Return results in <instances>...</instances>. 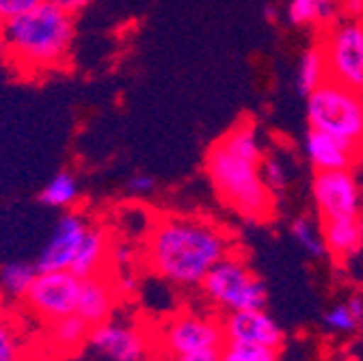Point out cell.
Returning <instances> with one entry per match:
<instances>
[{"mask_svg": "<svg viewBox=\"0 0 363 361\" xmlns=\"http://www.w3.org/2000/svg\"><path fill=\"white\" fill-rule=\"evenodd\" d=\"M234 251L216 223L197 216H162L145 238L143 262L156 277L177 288L201 286L210 268Z\"/></svg>", "mask_w": 363, "mask_h": 361, "instance_id": "6da1fadb", "label": "cell"}, {"mask_svg": "<svg viewBox=\"0 0 363 361\" xmlns=\"http://www.w3.org/2000/svg\"><path fill=\"white\" fill-rule=\"evenodd\" d=\"M264 156L259 132L251 121L225 132L206 156V171L218 199L253 223L266 221L277 204L259 173Z\"/></svg>", "mask_w": 363, "mask_h": 361, "instance_id": "7a4b0ae2", "label": "cell"}, {"mask_svg": "<svg viewBox=\"0 0 363 361\" xmlns=\"http://www.w3.org/2000/svg\"><path fill=\"white\" fill-rule=\"evenodd\" d=\"M74 35V16L45 0L18 18L0 22V52L22 72H52L67 63Z\"/></svg>", "mask_w": 363, "mask_h": 361, "instance_id": "3957f363", "label": "cell"}, {"mask_svg": "<svg viewBox=\"0 0 363 361\" xmlns=\"http://www.w3.org/2000/svg\"><path fill=\"white\" fill-rule=\"evenodd\" d=\"M305 117L307 128L323 130L363 152V94L327 80L305 98Z\"/></svg>", "mask_w": 363, "mask_h": 361, "instance_id": "277c9868", "label": "cell"}, {"mask_svg": "<svg viewBox=\"0 0 363 361\" xmlns=\"http://www.w3.org/2000/svg\"><path fill=\"white\" fill-rule=\"evenodd\" d=\"M199 288L220 313L264 309L266 305V286L262 277L236 251L214 264Z\"/></svg>", "mask_w": 363, "mask_h": 361, "instance_id": "5b68a950", "label": "cell"}, {"mask_svg": "<svg viewBox=\"0 0 363 361\" xmlns=\"http://www.w3.org/2000/svg\"><path fill=\"white\" fill-rule=\"evenodd\" d=\"M329 80L363 94V20H337L320 30Z\"/></svg>", "mask_w": 363, "mask_h": 361, "instance_id": "8992f818", "label": "cell"}, {"mask_svg": "<svg viewBox=\"0 0 363 361\" xmlns=\"http://www.w3.org/2000/svg\"><path fill=\"white\" fill-rule=\"evenodd\" d=\"M156 342L173 359L203 350H220L225 338L220 329V318L195 311H179L171 316L167 323H162Z\"/></svg>", "mask_w": 363, "mask_h": 361, "instance_id": "52a82bcc", "label": "cell"}, {"mask_svg": "<svg viewBox=\"0 0 363 361\" xmlns=\"http://www.w3.org/2000/svg\"><path fill=\"white\" fill-rule=\"evenodd\" d=\"M80 282L82 279L76 277L72 270H43L35 275L22 301L37 318L48 325L76 313Z\"/></svg>", "mask_w": 363, "mask_h": 361, "instance_id": "ba28073f", "label": "cell"}, {"mask_svg": "<svg viewBox=\"0 0 363 361\" xmlns=\"http://www.w3.org/2000/svg\"><path fill=\"white\" fill-rule=\"evenodd\" d=\"M311 199L320 221L361 216L363 193L352 169L315 171L311 179Z\"/></svg>", "mask_w": 363, "mask_h": 361, "instance_id": "9c48e42d", "label": "cell"}, {"mask_svg": "<svg viewBox=\"0 0 363 361\" xmlns=\"http://www.w3.org/2000/svg\"><path fill=\"white\" fill-rule=\"evenodd\" d=\"M86 346L108 361H145L152 340L141 327L111 318L89 331Z\"/></svg>", "mask_w": 363, "mask_h": 361, "instance_id": "30bf717a", "label": "cell"}, {"mask_svg": "<svg viewBox=\"0 0 363 361\" xmlns=\"http://www.w3.org/2000/svg\"><path fill=\"white\" fill-rule=\"evenodd\" d=\"M220 329L225 342H245L259 344L268 348L281 350L284 346V329L264 309H245L220 316Z\"/></svg>", "mask_w": 363, "mask_h": 361, "instance_id": "8fae6325", "label": "cell"}, {"mask_svg": "<svg viewBox=\"0 0 363 361\" xmlns=\"http://www.w3.org/2000/svg\"><path fill=\"white\" fill-rule=\"evenodd\" d=\"M86 230L89 223L82 214L78 212L63 214L57 221L48 243H45V247L41 249L35 262L37 273H43V270H69Z\"/></svg>", "mask_w": 363, "mask_h": 361, "instance_id": "7c38bea8", "label": "cell"}, {"mask_svg": "<svg viewBox=\"0 0 363 361\" xmlns=\"http://www.w3.org/2000/svg\"><path fill=\"white\" fill-rule=\"evenodd\" d=\"M303 154L313 171H337L352 169L363 160V152L331 137V134L307 128L303 137Z\"/></svg>", "mask_w": 363, "mask_h": 361, "instance_id": "4fadbf2b", "label": "cell"}, {"mask_svg": "<svg viewBox=\"0 0 363 361\" xmlns=\"http://www.w3.org/2000/svg\"><path fill=\"white\" fill-rule=\"evenodd\" d=\"M119 288L106 270L100 275L86 277L80 282V294H78V305H76V316L94 329L106 321L113 318V311L119 303Z\"/></svg>", "mask_w": 363, "mask_h": 361, "instance_id": "5bb4252c", "label": "cell"}, {"mask_svg": "<svg viewBox=\"0 0 363 361\" xmlns=\"http://www.w3.org/2000/svg\"><path fill=\"white\" fill-rule=\"evenodd\" d=\"M320 232L325 240V251L337 262L352 260L363 249V218L342 216L320 221Z\"/></svg>", "mask_w": 363, "mask_h": 361, "instance_id": "9a60e30c", "label": "cell"}, {"mask_svg": "<svg viewBox=\"0 0 363 361\" xmlns=\"http://www.w3.org/2000/svg\"><path fill=\"white\" fill-rule=\"evenodd\" d=\"M111 238H108V232L100 225H89V230L76 251V257L69 266V270L80 277V279H86V277H94V275H100L106 270V264L111 262Z\"/></svg>", "mask_w": 363, "mask_h": 361, "instance_id": "2e32d148", "label": "cell"}, {"mask_svg": "<svg viewBox=\"0 0 363 361\" xmlns=\"http://www.w3.org/2000/svg\"><path fill=\"white\" fill-rule=\"evenodd\" d=\"M286 20L296 28L325 30L340 20V0H288Z\"/></svg>", "mask_w": 363, "mask_h": 361, "instance_id": "e0dca14e", "label": "cell"}, {"mask_svg": "<svg viewBox=\"0 0 363 361\" xmlns=\"http://www.w3.org/2000/svg\"><path fill=\"white\" fill-rule=\"evenodd\" d=\"M327 80H329L327 59H325V52L320 48V43H318V39H315L311 46L301 55V59H298L294 84H296V91L303 98H307L313 91V89H318Z\"/></svg>", "mask_w": 363, "mask_h": 361, "instance_id": "ac0fdd59", "label": "cell"}, {"mask_svg": "<svg viewBox=\"0 0 363 361\" xmlns=\"http://www.w3.org/2000/svg\"><path fill=\"white\" fill-rule=\"evenodd\" d=\"M325 329L335 335H350L363 325V294L354 292L346 301L331 305L325 311Z\"/></svg>", "mask_w": 363, "mask_h": 361, "instance_id": "d6986e66", "label": "cell"}, {"mask_svg": "<svg viewBox=\"0 0 363 361\" xmlns=\"http://www.w3.org/2000/svg\"><path fill=\"white\" fill-rule=\"evenodd\" d=\"M89 331H91V327L80 318V316H76V313L48 323V340H50V346L55 350H59V352H65V355L76 352L82 346H86Z\"/></svg>", "mask_w": 363, "mask_h": 361, "instance_id": "ffe728a7", "label": "cell"}, {"mask_svg": "<svg viewBox=\"0 0 363 361\" xmlns=\"http://www.w3.org/2000/svg\"><path fill=\"white\" fill-rule=\"evenodd\" d=\"M0 361H30L24 331L7 311H0Z\"/></svg>", "mask_w": 363, "mask_h": 361, "instance_id": "44dd1931", "label": "cell"}, {"mask_svg": "<svg viewBox=\"0 0 363 361\" xmlns=\"http://www.w3.org/2000/svg\"><path fill=\"white\" fill-rule=\"evenodd\" d=\"M80 189L78 179L69 171H59L48 184L43 187L39 199L50 208H72L78 201Z\"/></svg>", "mask_w": 363, "mask_h": 361, "instance_id": "7402d4cb", "label": "cell"}, {"mask_svg": "<svg viewBox=\"0 0 363 361\" xmlns=\"http://www.w3.org/2000/svg\"><path fill=\"white\" fill-rule=\"evenodd\" d=\"M37 275L35 264L26 262H9L0 268V288H3L9 296L22 299L26 290L30 288L33 279Z\"/></svg>", "mask_w": 363, "mask_h": 361, "instance_id": "603a6c76", "label": "cell"}, {"mask_svg": "<svg viewBox=\"0 0 363 361\" xmlns=\"http://www.w3.org/2000/svg\"><path fill=\"white\" fill-rule=\"evenodd\" d=\"M290 234L294 238V243L311 257H325L327 251H325V240H323V232L320 228L307 216H298L292 221L290 225Z\"/></svg>", "mask_w": 363, "mask_h": 361, "instance_id": "cb8c5ba5", "label": "cell"}, {"mask_svg": "<svg viewBox=\"0 0 363 361\" xmlns=\"http://www.w3.org/2000/svg\"><path fill=\"white\" fill-rule=\"evenodd\" d=\"M218 361H279V350L259 344L245 342H223Z\"/></svg>", "mask_w": 363, "mask_h": 361, "instance_id": "d4e9b609", "label": "cell"}, {"mask_svg": "<svg viewBox=\"0 0 363 361\" xmlns=\"http://www.w3.org/2000/svg\"><path fill=\"white\" fill-rule=\"evenodd\" d=\"M259 173H262L264 184H266V189L270 191L272 197L277 199V197H281L286 193V189H288V169L279 158L264 156Z\"/></svg>", "mask_w": 363, "mask_h": 361, "instance_id": "484cf974", "label": "cell"}, {"mask_svg": "<svg viewBox=\"0 0 363 361\" xmlns=\"http://www.w3.org/2000/svg\"><path fill=\"white\" fill-rule=\"evenodd\" d=\"M45 0H0V22H7L11 18H18L35 7H39Z\"/></svg>", "mask_w": 363, "mask_h": 361, "instance_id": "4316f807", "label": "cell"}, {"mask_svg": "<svg viewBox=\"0 0 363 361\" xmlns=\"http://www.w3.org/2000/svg\"><path fill=\"white\" fill-rule=\"evenodd\" d=\"M156 189V179L147 173H136L128 179V191L132 195H150Z\"/></svg>", "mask_w": 363, "mask_h": 361, "instance_id": "83f0119b", "label": "cell"}, {"mask_svg": "<svg viewBox=\"0 0 363 361\" xmlns=\"http://www.w3.org/2000/svg\"><path fill=\"white\" fill-rule=\"evenodd\" d=\"M50 3H55L57 7H61V9H65L67 13H78V11H82L84 7H89L91 5V0H50Z\"/></svg>", "mask_w": 363, "mask_h": 361, "instance_id": "f1b7e54d", "label": "cell"}, {"mask_svg": "<svg viewBox=\"0 0 363 361\" xmlns=\"http://www.w3.org/2000/svg\"><path fill=\"white\" fill-rule=\"evenodd\" d=\"M173 361H218V350H203L184 357H173Z\"/></svg>", "mask_w": 363, "mask_h": 361, "instance_id": "f546056e", "label": "cell"}, {"mask_svg": "<svg viewBox=\"0 0 363 361\" xmlns=\"http://www.w3.org/2000/svg\"><path fill=\"white\" fill-rule=\"evenodd\" d=\"M262 16L268 20V22H277L279 20V7L277 5H266L262 9Z\"/></svg>", "mask_w": 363, "mask_h": 361, "instance_id": "4dcf8cb0", "label": "cell"}]
</instances>
